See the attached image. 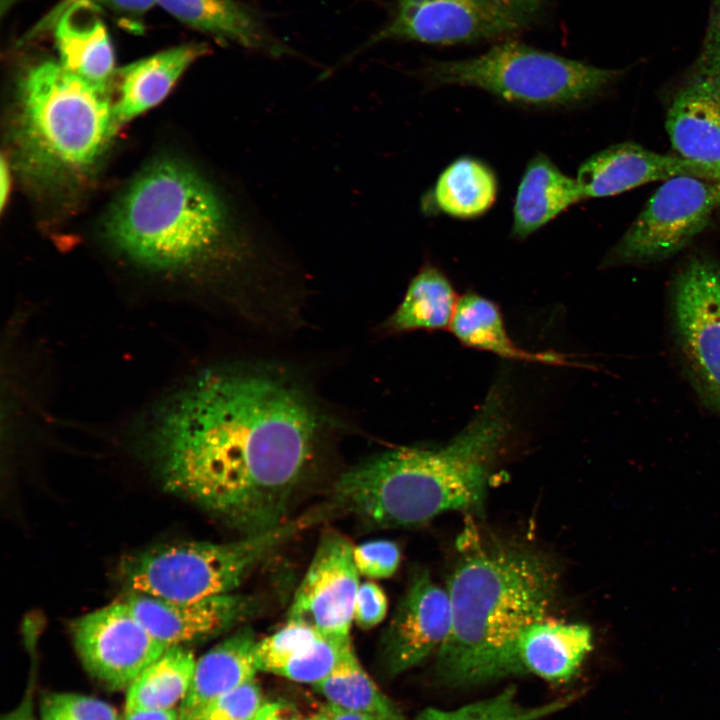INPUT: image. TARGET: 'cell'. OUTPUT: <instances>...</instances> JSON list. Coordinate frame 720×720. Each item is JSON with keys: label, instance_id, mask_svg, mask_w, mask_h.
<instances>
[{"label": "cell", "instance_id": "cell-1", "mask_svg": "<svg viewBox=\"0 0 720 720\" xmlns=\"http://www.w3.org/2000/svg\"><path fill=\"white\" fill-rule=\"evenodd\" d=\"M319 417L290 381L206 371L170 399L151 430L164 487L246 535L283 523L312 452Z\"/></svg>", "mask_w": 720, "mask_h": 720}, {"label": "cell", "instance_id": "cell-2", "mask_svg": "<svg viewBox=\"0 0 720 720\" xmlns=\"http://www.w3.org/2000/svg\"><path fill=\"white\" fill-rule=\"evenodd\" d=\"M511 432L504 393L496 388L447 444L388 450L344 472L334 504L378 527L412 526L446 511L479 508Z\"/></svg>", "mask_w": 720, "mask_h": 720}, {"label": "cell", "instance_id": "cell-3", "mask_svg": "<svg viewBox=\"0 0 720 720\" xmlns=\"http://www.w3.org/2000/svg\"><path fill=\"white\" fill-rule=\"evenodd\" d=\"M551 564L519 547H480L466 555L448 583L451 628L439 654L440 669L462 683L521 670L517 642L545 618L556 599Z\"/></svg>", "mask_w": 720, "mask_h": 720}, {"label": "cell", "instance_id": "cell-4", "mask_svg": "<svg viewBox=\"0 0 720 720\" xmlns=\"http://www.w3.org/2000/svg\"><path fill=\"white\" fill-rule=\"evenodd\" d=\"M104 228L123 254L160 270L193 267L222 252L250 251L257 232L253 224L236 221L200 174L170 159L138 174L114 203Z\"/></svg>", "mask_w": 720, "mask_h": 720}, {"label": "cell", "instance_id": "cell-5", "mask_svg": "<svg viewBox=\"0 0 720 720\" xmlns=\"http://www.w3.org/2000/svg\"><path fill=\"white\" fill-rule=\"evenodd\" d=\"M116 129L107 88L58 61L40 62L21 78L15 144L20 164L34 177L56 182L87 174Z\"/></svg>", "mask_w": 720, "mask_h": 720}, {"label": "cell", "instance_id": "cell-6", "mask_svg": "<svg viewBox=\"0 0 720 720\" xmlns=\"http://www.w3.org/2000/svg\"><path fill=\"white\" fill-rule=\"evenodd\" d=\"M623 72L524 43L501 41L469 58L429 60L418 75L430 87H472L511 105L551 109L575 107L591 100Z\"/></svg>", "mask_w": 720, "mask_h": 720}, {"label": "cell", "instance_id": "cell-7", "mask_svg": "<svg viewBox=\"0 0 720 720\" xmlns=\"http://www.w3.org/2000/svg\"><path fill=\"white\" fill-rule=\"evenodd\" d=\"M326 509L313 510L261 533L230 543L183 542L129 556L118 576L127 593L191 601L232 593L261 560L305 528Z\"/></svg>", "mask_w": 720, "mask_h": 720}, {"label": "cell", "instance_id": "cell-8", "mask_svg": "<svg viewBox=\"0 0 720 720\" xmlns=\"http://www.w3.org/2000/svg\"><path fill=\"white\" fill-rule=\"evenodd\" d=\"M553 0H393L385 24L346 60L384 41L459 45L509 39L541 24Z\"/></svg>", "mask_w": 720, "mask_h": 720}, {"label": "cell", "instance_id": "cell-9", "mask_svg": "<svg viewBox=\"0 0 720 720\" xmlns=\"http://www.w3.org/2000/svg\"><path fill=\"white\" fill-rule=\"evenodd\" d=\"M719 205L716 181L690 175L663 181L603 265L657 261L681 251L706 228Z\"/></svg>", "mask_w": 720, "mask_h": 720}, {"label": "cell", "instance_id": "cell-10", "mask_svg": "<svg viewBox=\"0 0 720 720\" xmlns=\"http://www.w3.org/2000/svg\"><path fill=\"white\" fill-rule=\"evenodd\" d=\"M71 634L85 669L112 689L128 688L168 648L122 599L74 620Z\"/></svg>", "mask_w": 720, "mask_h": 720}, {"label": "cell", "instance_id": "cell-11", "mask_svg": "<svg viewBox=\"0 0 720 720\" xmlns=\"http://www.w3.org/2000/svg\"><path fill=\"white\" fill-rule=\"evenodd\" d=\"M674 316L688 365L720 412V269L711 259L693 257L680 271Z\"/></svg>", "mask_w": 720, "mask_h": 720}, {"label": "cell", "instance_id": "cell-12", "mask_svg": "<svg viewBox=\"0 0 720 720\" xmlns=\"http://www.w3.org/2000/svg\"><path fill=\"white\" fill-rule=\"evenodd\" d=\"M353 550L338 532L322 534L295 592L287 621L305 624L331 638L350 639L360 585Z\"/></svg>", "mask_w": 720, "mask_h": 720}, {"label": "cell", "instance_id": "cell-13", "mask_svg": "<svg viewBox=\"0 0 720 720\" xmlns=\"http://www.w3.org/2000/svg\"><path fill=\"white\" fill-rule=\"evenodd\" d=\"M665 128L676 155L720 183V74L693 63L667 110Z\"/></svg>", "mask_w": 720, "mask_h": 720}, {"label": "cell", "instance_id": "cell-14", "mask_svg": "<svg viewBox=\"0 0 720 720\" xmlns=\"http://www.w3.org/2000/svg\"><path fill=\"white\" fill-rule=\"evenodd\" d=\"M122 600L148 632L168 647L215 636L250 616L254 600L227 593L191 601L127 593Z\"/></svg>", "mask_w": 720, "mask_h": 720}, {"label": "cell", "instance_id": "cell-15", "mask_svg": "<svg viewBox=\"0 0 720 720\" xmlns=\"http://www.w3.org/2000/svg\"><path fill=\"white\" fill-rule=\"evenodd\" d=\"M451 628L450 601L425 571L417 573L401 599L383 639L390 670L403 672L439 652Z\"/></svg>", "mask_w": 720, "mask_h": 720}, {"label": "cell", "instance_id": "cell-16", "mask_svg": "<svg viewBox=\"0 0 720 720\" xmlns=\"http://www.w3.org/2000/svg\"><path fill=\"white\" fill-rule=\"evenodd\" d=\"M680 175L713 180L701 167L678 155L661 154L637 143L623 142L587 158L580 165L576 180L586 200L617 195Z\"/></svg>", "mask_w": 720, "mask_h": 720}, {"label": "cell", "instance_id": "cell-17", "mask_svg": "<svg viewBox=\"0 0 720 720\" xmlns=\"http://www.w3.org/2000/svg\"><path fill=\"white\" fill-rule=\"evenodd\" d=\"M157 4L184 25L223 44L277 58L297 56L271 31L263 15L241 0H157Z\"/></svg>", "mask_w": 720, "mask_h": 720}, {"label": "cell", "instance_id": "cell-18", "mask_svg": "<svg viewBox=\"0 0 720 720\" xmlns=\"http://www.w3.org/2000/svg\"><path fill=\"white\" fill-rule=\"evenodd\" d=\"M350 643L351 639L331 638L305 624L287 621L258 641V670L314 686L332 671Z\"/></svg>", "mask_w": 720, "mask_h": 720}, {"label": "cell", "instance_id": "cell-19", "mask_svg": "<svg viewBox=\"0 0 720 720\" xmlns=\"http://www.w3.org/2000/svg\"><path fill=\"white\" fill-rule=\"evenodd\" d=\"M50 29L54 30L58 62L81 79L108 89L115 73V56L100 10L74 3L56 17Z\"/></svg>", "mask_w": 720, "mask_h": 720}, {"label": "cell", "instance_id": "cell-20", "mask_svg": "<svg viewBox=\"0 0 720 720\" xmlns=\"http://www.w3.org/2000/svg\"><path fill=\"white\" fill-rule=\"evenodd\" d=\"M254 632L245 627L201 656L190 689L179 705L181 720H200L218 698L254 679L258 670Z\"/></svg>", "mask_w": 720, "mask_h": 720}, {"label": "cell", "instance_id": "cell-21", "mask_svg": "<svg viewBox=\"0 0 720 720\" xmlns=\"http://www.w3.org/2000/svg\"><path fill=\"white\" fill-rule=\"evenodd\" d=\"M207 51L203 43H186L121 68L120 94L113 105L116 126L162 101L187 68Z\"/></svg>", "mask_w": 720, "mask_h": 720}, {"label": "cell", "instance_id": "cell-22", "mask_svg": "<svg viewBox=\"0 0 720 720\" xmlns=\"http://www.w3.org/2000/svg\"><path fill=\"white\" fill-rule=\"evenodd\" d=\"M593 648V634L587 625L538 620L521 633L517 656L521 670L550 681L572 678Z\"/></svg>", "mask_w": 720, "mask_h": 720}, {"label": "cell", "instance_id": "cell-23", "mask_svg": "<svg viewBox=\"0 0 720 720\" xmlns=\"http://www.w3.org/2000/svg\"><path fill=\"white\" fill-rule=\"evenodd\" d=\"M581 200L584 199L576 178L563 173L546 154H535L517 188L512 237L526 239Z\"/></svg>", "mask_w": 720, "mask_h": 720}, {"label": "cell", "instance_id": "cell-24", "mask_svg": "<svg viewBox=\"0 0 720 720\" xmlns=\"http://www.w3.org/2000/svg\"><path fill=\"white\" fill-rule=\"evenodd\" d=\"M498 180L484 161L462 156L452 161L438 176L421 200L427 215L443 214L456 219L484 215L495 203Z\"/></svg>", "mask_w": 720, "mask_h": 720}, {"label": "cell", "instance_id": "cell-25", "mask_svg": "<svg viewBox=\"0 0 720 720\" xmlns=\"http://www.w3.org/2000/svg\"><path fill=\"white\" fill-rule=\"evenodd\" d=\"M449 328L463 345L505 359L550 365L570 364L564 355L558 353H535L518 347L506 332L498 306L475 292L459 297Z\"/></svg>", "mask_w": 720, "mask_h": 720}, {"label": "cell", "instance_id": "cell-26", "mask_svg": "<svg viewBox=\"0 0 720 720\" xmlns=\"http://www.w3.org/2000/svg\"><path fill=\"white\" fill-rule=\"evenodd\" d=\"M458 299L447 276L437 267L425 265L410 281L387 326L395 332L450 327Z\"/></svg>", "mask_w": 720, "mask_h": 720}, {"label": "cell", "instance_id": "cell-27", "mask_svg": "<svg viewBox=\"0 0 720 720\" xmlns=\"http://www.w3.org/2000/svg\"><path fill=\"white\" fill-rule=\"evenodd\" d=\"M196 661L184 646L168 647L127 688L125 711L180 705L190 689Z\"/></svg>", "mask_w": 720, "mask_h": 720}, {"label": "cell", "instance_id": "cell-28", "mask_svg": "<svg viewBox=\"0 0 720 720\" xmlns=\"http://www.w3.org/2000/svg\"><path fill=\"white\" fill-rule=\"evenodd\" d=\"M314 688L330 706L377 715L387 720H403L392 702L367 674L351 643L343 649L332 671Z\"/></svg>", "mask_w": 720, "mask_h": 720}, {"label": "cell", "instance_id": "cell-29", "mask_svg": "<svg viewBox=\"0 0 720 720\" xmlns=\"http://www.w3.org/2000/svg\"><path fill=\"white\" fill-rule=\"evenodd\" d=\"M569 702L570 697L538 706H523L517 701L514 688L509 687L493 697L455 709L428 708L419 720H539L560 711Z\"/></svg>", "mask_w": 720, "mask_h": 720}, {"label": "cell", "instance_id": "cell-30", "mask_svg": "<svg viewBox=\"0 0 720 720\" xmlns=\"http://www.w3.org/2000/svg\"><path fill=\"white\" fill-rule=\"evenodd\" d=\"M41 720H120L108 703L76 693H51L40 705Z\"/></svg>", "mask_w": 720, "mask_h": 720}, {"label": "cell", "instance_id": "cell-31", "mask_svg": "<svg viewBox=\"0 0 720 720\" xmlns=\"http://www.w3.org/2000/svg\"><path fill=\"white\" fill-rule=\"evenodd\" d=\"M74 3H86L97 9L111 13L126 30L140 33L144 30L143 21L147 12L157 4V0H62L30 32L29 36L50 29L56 17Z\"/></svg>", "mask_w": 720, "mask_h": 720}, {"label": "cell", "instance_id": "cell-32", "mask_svg": "<svg viewBox=\"0 0 720 720\" xmlns=\"http://www.w3.org/2000/svg\"><path fill=\"white\" fill-rule=\"evenodd\" d=\"M262 704L260 687L252 679L214 701L200 720H253Z\"/></svg>", "mask_w": 720, "mask_h": 720}, {"label": "cell", "instance_id": "cell-33", "mask_svg": "<svg viewBox=\"0 0 720 720\" xmlns=\"http://www.w3.org/2000/svg\"><path fill=\"white\" fill-rule=\"evenodd\" d=\"M353 557L359 574L369 578H387L396 572L401 552L392 541L373 540L354 547Z\"/></svg>", "mask_w": 720, "mask_h": 720}, {"label": "cell", "instance_id": "cell-34", "mask_svg": "<svg viewBox=\"0 0 720 720\" xmlns=\"http://www.w3.org/2000/svg\"><path fill=\"white\" fill-rule=\"evenodd\" d=\"M387 598L373 582L360 583L354 606V621L363 629L378 625L387 613Z\"/></svg>", "mask_w": 720, "mask_h": 720}, {"label": "cell", "instance_id": "cell-35", "mask_svg": "<svg viewBox=\"0 0 720 720\" xmlns=\"http://www.w3.org/2000/svg\"><path fill=\"white\" fill-rule=\"evenodd\" d=\"M694 63L720 73V0H710L704 37Z\"/></svg>", "mask_w": 720, "mask_h": 720}, {"label": "cell", "instance_id": "cell-36", "mask_svg": "<svg viewBox=\"0 0 720 720\" xmlns=\"http://www.w3.org/2000/svg\"><path fill=\"white\" fill-rule=\"evenodd\" d=\"M253 720H299L296 712L281 702H263Z\"/></svg>", "mask_w": 720, "mask_h": 720}, {"label": "cell", "instance_id": "cell-37", "mask_svg": "<svg viewBox=\"0 0 720 720\" xmlns=\"http://www.w3.org/2000/svg\"><path fill=\"white\" fill-rule=\"evenodd\" d=\"M123 720H181L179 709H139L125 711Z\"/></svg>", "mask_w": 720, "mask_h": 720}, {"label": "cell", "instance_id": "cell-38", "mask_svg": "<svg viewBox=\"0 0 720 720\" xmlns=\"http://www.w3.org/2000/svg\"><path fill=\"white\" fill-rule=\"evenodd\" d=\"M325 712L328 720H387L377 715L346 711L330 705Z\"/></svg>", "mask_w": 720, "mask_h": 720}, {"label": "cell", "instance_id": "cell-39", "mask_svg": "<svg viewBox=\"0 0 720 720\" xmlns=\"http://www.w3.org/2000/svg\"><path fill=\"white\" fill-rule=\"evenodd\" d=\"M1 720H38V719L35 717V715L33 713L30 697L27 696L16 709L7 713Z\"/></svg>", "mask_w": 720, "mask_h": 720}, {"label": "cell", "instance_id": "cell-40", "mask_svg": "<svg viewBox=\"0 0 720 720\" xmlns=\"http://www.w3.org/2000/svg\"><path fill=\"white\" fill-rule=\"evenodd\" d=\"M10 186V176L8 165L4 158L1 159L0 166V207L4 208Z\"/></svg>", "mask_w": 720, "mask_h": 720}, {"label": "cell", "instance_id": "cell-41", "mask_svg": "<svg viewBox=\"0 0 720 720\" xmlns=\"http://www.w3.org/2000/svg\"><path fill=\"white\" fill-rule=\"evenodd\" d=\"M305 720H328L326 712L312 716L310 718H307Z\"/></svg>", "mask_w": 720, "mask_h": 720}]
</instances>
